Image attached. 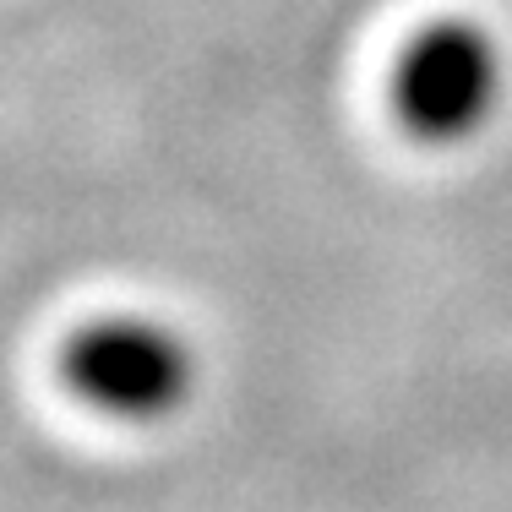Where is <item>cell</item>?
Here are the masks:
<instances>
[{
	"instance_id": "1",
	"label": "cell",
	"mask_w": 512,
	"mask_h": 512,
	"mask_svg": "<svg viewBox=\"0 0 512 512\" xmlns=\"http://www.w3.org/2000/svg\"><path fill=\"white\" fill-rule=\"evenodd\" d=\"M60 382L109 420L153 425L186 404L197 365L186 338L148 316H99L66 338Z\"/></svg>"
},
{
	"instance_id": "2",
	"label": "cell",
	"mask_w": 512,
	"mask_h": 512,
	"mask_svg": "<svg viewBox=\"0 0 512 512\" xmlns=\"http://www.w3.org/2000/svg\"><path fill=\"white\" fill-rule=\"evenodd\" d=\"M502 93L496 39L474 22H431L398 55L393 109L420 142H458L480 131Z\"/></svg>"
}]
</instances>
